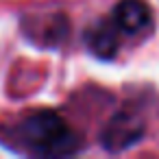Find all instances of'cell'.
Instances as JSON below:
<instances>
[{
	"label": "cell",
	"mask_w": 159,
	"mask_h": 159,
	"mask_svg": "<svg viewBox=\"0 0 159 159\" xmlns=\"http://www.w3.org/2000/svg\"><path fill=\"white\" fill-rule=\"evenodd\" d=\"M16 139L29 152L42 157H63L81 148V137L68 126V122L48 109H39L22 118L16 126Z\"/></svg>",
	"instance_id": "obj_1"
},
{
	"label": "cell",
	"mask_w": 159,
	"mask_h": 159,
	"mask_svg": "<svg viewBox=\"0 0 159 159\" xmlns=\"http://www.w3.org/2000/svg\"><path fill=\"white\" fill-rule=\"evenodd\" d=\"M113 22L122 33L135 35L150 26L152 11L144 0H120L113 9Z\"/></svg>",
	"instance_id": "obj_3"
},
{
	"label": "cell",
	"mask_w": 159,
	"mask_h": 159,
	"mask_svg": "<svg viewBox=\"0 0 159 159\" xmlns=\"http://www.w3.org/2000/svg\"><path fill=\"white\" fill-rule=\"evenodd\" d=\"M118 26L116 22H107V20H100L96 24H92L87 31H85V46L87 50L98 57V59H113L118 48H120V39H118Z\"/></svg>",
	"instance_id": "obj_4"
},
{
	"label": "cell",
	"mask_w": 159,
	"mask_h": 159,
	"mask_svg": "<svg viewBox=\"0 0 159 159\" xmlns=\"http://www.w3.org/2000/svg\"><path fill=\"white\" fill-rule=\"evenodd\" d=\"M144 131H146L144 118L135 109L126 107V109L116 111L109 118V122L105 124V129L100 133V144L109 152H122V150L131 148L133 144H137L142 139Z\"/></svg>",
	"instance_id": "obj_2"
}]
</instances>
